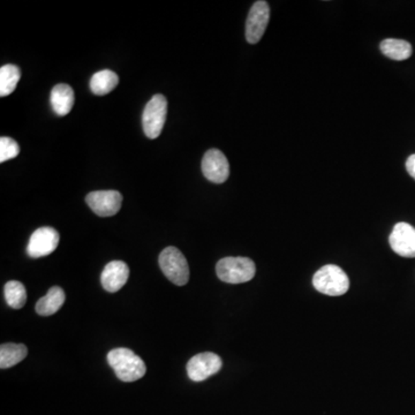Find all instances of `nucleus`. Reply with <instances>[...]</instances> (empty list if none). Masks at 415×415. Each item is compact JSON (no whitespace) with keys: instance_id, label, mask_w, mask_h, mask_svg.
<instances>
[{"instance_id":"nucleus-1","label":"nucleus","mask_w":415,"mask_h":415,"mask_svg":"<svg viewBox=\"0 0 415 415\" xmlns=\"http://www.w3.org/2000/svg\"><path fill=\"white\" fill-rule=\"evenodd\" d=\"M108 363L123 382H135L146 375V363L133 351L115 348L108 354Z\"/></svg>"},{"instance_id":"nucleus-2","label":"nucleus","mask_w":415,"mask_h":415,"mask_svg":"<svg viewBox=\"0 0 415 415\" xmlns=\"http://www.w3.org/2000/svg\"><path fill=\"white\" fill-rule=\"evenodd\" d=\"M313 285L322 295L339 297L348 291L350 279L341 268L326 264L314 275Z\"/></svg>"},{"instance_id":"nucleus-3","label":"nucleus","mask_w":415,"mask_h":415,"mask_svg":"<svg viewBox=\"0 0 415 415\" xmlns=\"http://www.w3.org/2000/svg\"><path fill=\"white\" fill-rule=\"evenodd\" d=\"M218 278L229 284H242L254 278L255 263L248 257H225L216 266Z\"/></svg>"},{"instance_id":"nucleus-4","label":"nucleus","mask_w":415,"mask_h":415,"mask_svg":"<svg viewBox=\"0 0 415 415\" xmlns=\"http://www.w3.org/2000/svg\"><path fill=\"white\" fill-rule=\"evenodd\" d=\"M159 267L166 278L174 285H186L189 280V267L186 257L176 247L165 248L159 255Z\"/></svg>"},{"instance_id":"nucleus-5","label":"nucleus","mask_w":415,"mask_h":415,"mask_svg":"<svg viewBox=\"0 0 415 415\" xmlns=\"http://www.w3.org/2000/svg\"><path fill=\"white\" fill-rule=\"evenodd\" d=\"M168 115V101L163 95H155L147 103L142 115L143 130L149 139H157L164 127Z\"/></svg>"},{"instance_id":"nucleus-6","label":"nucleus","mask_w":415,"mask_h":415,"mask_svg":"<svg viewBox=\"0 0 415 415\" xmlns=\"http://www.w3.org/2000/svg\"><path fill=\"white\" fill-rule=\"evenodd\" d=\"M270 19L269 4L263 0L256 1L251 6L247 21H246V40L249 44L260 42L264 33L267 30Z\"/></svg>"},{"instance_id":"nucleus-7","label":"nucleus","mask_w":415,"mask_h":415,"mask_svg":"<svg viewBox=\"0 0 415 415\" xmlns=\"http://www.w3.org/2000/svg\"><path fill=\"white\" fill-rule=\"evenodd\" d=\"M59 240V233L57 229L49 227H40L31 234L27 253L33 258L47 256L56 251Z\"/></svg>"},{"instance_id":"nucleus-8","label":"nucleus","mask_w":415,"mask_h":415,"mask_svg":"<svg viewBox=\"0 0 415 415\" xmlns=\"http://www.w3.org/2000/svg\"><path fill=\"white\" fill-rule=\"evenodd\" d=\"M86 202L99 217H111L120 210L123 195L117 191H97L89 193Z\"/></svg>"},{"instance_id":"nucleus-9","label":"nucleus","mask_w":415,"mask_h":415,"mask_svg":"<svg viewBox=\"0 0 415 415\" xmlns=\"http://www.w3.org/2000/svg\"><path fill=\"white\" fill-rule=\"evenodd\" d=\"M222 359L217 354L205 352L196 354L187 363V374L194 382H202L215 375L222 368Z\"/></svg>"},{"instance_id":"nucleus-10","label":"nucleus","mask_w":415,"mask_h":415,"mask_svg":"<svg viewBox=\"0 0 415 415\" xmlns=\"http://www.w3.org/2000/svg\"><path fill=\"white\" fill-rule=\"evenodd\" d=\"M202 174L214 183H223L229 179V165L227 156L218 149H210L202 159Z\"/></svg>"},{"instance_id":"nucleus-11","label":"nucleus","mask_w":415,"mask_h":415,"mask_svg":"<svg viewBox=\"0 0 415 415\" xmlns=\"http://www.w3.org/2000/svg\"><path fill=\"white\" fill-rule=\"evenodd\" d=\"M391 248L396 254L403 257H415V229L407 223L394 225L390 238Z\"/></svg>"},{"instance_id":"nucleus-12","label":"nucleus","mask_w":415,"mask_h":415,"mask_svg":"<svg viewBox=\"0 0 415 415\" xmlns=\"http://www.w3.org/2000/svg\"><path fill=\"white\" fill-rule=\"evenodd\" d=\"M130 277L127 264L123 261H112L106 264L101 275V283L106 291L115 293L124 288Z\"/></svg>"},{"instance_id":"nucleus-13","label":"nucleus","mask_w":415,"mask_h":415,"mask_svg":"<svg viewBox=\"0 0 415 415\" xmlns=\"http://www.w3.org/2000/svg\"><path fill=\"white\" fill-rule=\"evenodd\" d=\"M50 101H51L53 112L59 117H65L69 115L74 106V91L69 84H57L51 91Z\"/></svg>"},{"instance_id":"nucleus-14","label":"nucleus","mask_w":415,"mask_h":415,"mask_svg":"<svg viewBox=\"0 0 415 415\" xmlns=\"http://www.w3.org/2000/svg\"><path fill=\"white\" fill-rule=\"evenodd\" d=\"M65 292L59 286L51 288L45 297L36 304V312L40 317H51L62 308L65 302Z\"/></svg>"},{"instance_id":"nucleus-15","label":"nucleus","mask_w":415,"mask_h":415,"mask_svg":"<svg viewBox=\"0 0 415 415\" xmlns=\"http://www.w3.org/2000/svg\"><path fill=\"white\" fill-rule=\"evenodd\" d=\"M119 84V76L115 72L103 69L97 72L90 79V90L97 96H104L111 93Z\"/></svg>"},{"instance_id":"nucleus-16","label":"nucleus","mask_w":415,"mask_h":415,"mask_svg":"<svg viewBox=\"0 0 415 415\" xmlns=\"http://www.w3.org/2000/svg\"><path fill=\"white\" fill-rule=\"evenodd\" d=\"M380 49L385 57L397 62L409 59L413 52L412 45L407 40H396V38H387L382 40Z\"/></svg>"},{"instance_id":"nucleus-17","label":"nucleus","mask_w":415,"mask_h":415,"mask_svg":"<svg viewBox=\"0 0 415 415\" xmlns=\"http://www.w3.org/2000/svg\"><path fill=\"white\" fill-rule=\"evenodd\" d=\"M28 350L22 344H3L0 347V368L16 366L25 359Z\"/></svg>"},{"instance_id":"nucleus-18","label":"nucleus","mask_w":415,"mask_h":415,"mask_svg":"<svg viewBox=\"0 0 415 415\" xmlns=\"http://www.w3.org/2000/svg\"><path fill=\"white\" fill-rule=\"evenodd\" d=\"M21 79V71L16 65H5L0 69V96L6 97L16 90Z\"/></svg>"},{"instance_id":"nucleus-19","label":"nucleus","mask_w":415,"mask_h":415,"mask_svg":"<svg viewBox=\"0 0 415 415\" xmlns=\"http://www.w3.org/2000/svg\"><path fill=\"white\" fill-rule=\"evenodd\" d=\"M6 302L13 309H21L27 301V292L22 283L11 280L4 288Z\"/></svg>"},{"instance_id":"nucleus-20","label":"nucleus","mask_w":415,"mask_h":415,"mask_svg":"<svg viewBox=\"0 0 415 415\" xmlns=\"http://www.w3.org/2000/svg\"><path fill=\"white\" fill-rule=\"evenodd\" d=\"M20 147L11 137H1L0 139V163L16 159L19 155Z\"/></svg>"},{"instance_id":"nucleus-21","label":"nucleus","mask_w":415,"mask_h":415,"mask_svg":"<svg viewBox=\"0 0 415 415\" xmlns=\"http://www.w3.org/2000/svg\"><path fill=\"white\" fill-rule=\"evenodd\" d=\"M406 170L409 172V176L415 180V154L409 156L407 161H406Z\"/></svg>"}]
</instances>
